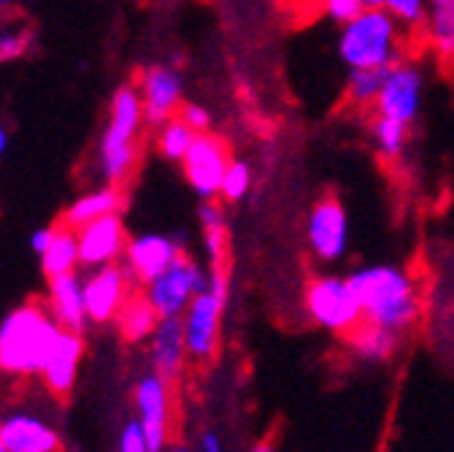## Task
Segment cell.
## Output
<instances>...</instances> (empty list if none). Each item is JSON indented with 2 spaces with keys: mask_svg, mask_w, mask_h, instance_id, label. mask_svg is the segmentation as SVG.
<instances>
[{
  "mask_svg": "<svg viewBox=\"0 0 454 452\" xmlns=\"http://www.w3.org/2000/svg\"><path fill=\"white\" fill-rule=\"evenodd\" d=\"M63 328L54 322L46 304L30 301L0 317V377H41Z\"/></svg>",
  "mask_w": 454,
  "mask_h": 452,
  "instance_id": "6da1fadb",
  "label": "cell"
},
{
  "mask_svg": "<svg viewBox=\"0 0 454 452\" xmlns=\"http://www.w3.org/2000/svg\"><path fill=\"white\" fill-rule=\"evenodd\" d=\"M419 38L443 66H454V0H427Z\"/></svg>",
  "mask_w": 454,
  "mask_h": 452,
  "instance_id": "ffe728a7",
  "label": "cell"
},
{
  "mask_svg": "<svg viewBox=\"0 0 454 452\" xmlns=\"http://www.w3.org/2000/svg\"><path fill=\"white\" fill-rule=\"evenodd\" d=\"M146 345H149L152 371L176 387L184 369H187V361H190L182 317H160V322H157V328L149 336Z\"/></svg>",
  "mask_w": 454,
  "mask_h": 452,
  "instance_id": "e0dca14e",
  "label": "cell"
},
{
  "mask_svg": "<svg viewBox=\"0 0 454 452\" xmlns=\"http://www.w3.org/2000/svg\"><path fill=\"white\" fill-rule=\"evenodd\" d=\"M184 250V242L168 234H141L128 242L125 266L136 276L138 285H146L154 276H160L170 263H174Z\"/></svg>",
  "mask_w": 454,
  "mask_h": 452,
  "instance_id": "ac0fdd59",
  "label": "cell"
},
{
  "mask_svg": "<svg viewBox=\"0 0 454 452\" xmlns=\"http://www.w3.org/2000/svg\"><path fill=\"white\" fill-rule=\"evenodd\" d=\"M43 304L49 314L54 317V322L66 330L84 333V328L90 325L87 304H84V276L79 271L49 279Z\"/></svg>",
  "mask_w": 454,
  "mask_h": 452,
  "instance_id": "d6986e66",
  "label": "cell"
},
{
  "mask_svg": "<svg viewBox=\"0 0 454 452\" xmlns=\"http://www.w3.org/2000/svg\"><path fill=\"white\" fill-rule=\"evenodd\" d=\"M33 46H35L33 25L25 17L14 14L12 9L0 12V66L27 58Z\"/></svg>",
  "mask_w": 454,
  "mask_h": 452,
  "instance_id": "484cf974",
  "label": "cell"
},
{
  "mask_svg": "<svg viewBox=\"0 0 454 452\" xmlns=\"http://www.w3.org/2000/svg\"><path fill=\"white\" fill-rule=\"evenodd\" d=\"M20 4V0H0V12H6V9H14Z\"/></svg>",
  "mask_w": 454,
  "mask_h": 452,
  "instance_id": "ab89813d",
  "label": "cell"
},
{
  "mask_svg": "<svg viewBox=\"0 0 454 452\" xmlns=\"http://www.w3.org/2000/svg\"><path fill=\"white\" fill-rule=\"evenodd\" d=\"M206 282L208 271L192 255L182 252L160 276L141 285V293L149 298L160 317H182L192 298L206 288Z\"/></svg>",
  "mask_w": 454,
  "mask_h": 452,
  "instance_id": "52a82bcc",
  "label": "cell"
},
{
  "mask_svg": "<svg viewBox=\"0 0 454 452\" xmlns=\"http://www.w3.org/2000/svg\"><path fill=\"white\" fill-rule=\"evenodd\" d=\"M146 125L144 103L136 84H122L108 100L106 128L98 139L95 163L103 185L122 187L133 174L141 157V131Z\"/></svg>",
  "mask_w": 454,
  "mask_h": 452,
  "instance_id": "7a4b0ae2",
  "label": "cell"
},
{
  "mask_svg": "<svg viewBox=\"0 0 454 452\" xmlns=\"http://www.w3.org/2000/svg\"><path fill=\"white\" fill-rule=\"evenodd\" d=\"M397 404H401V382H397L395 390H392V399H389V407H387V415H384V425H381V433H379V441H376L373 452H392L395 425H397Z\"/></svg>",
  "mask_w": 454,
  "mask_h": 452,
  "instance_id": "1f68e13d",
  "label": "cell"
},
{
  "mask_svg": "<svg viewBox=\"0 0 454 452\" xmlns=\"http://www.w3.org/2000/svg\"><path fill=\"white\" fill-rule=\"evenodd\" d=\"M79 268H82V260H79L76 231L60 222V225H57V231H54L51 244L41 255V271H43L46 279H54V276H63V274H74Z\"/></svg>",
  "mask_w": 454,
  "mask_h": 452,
  "instance_id": "d4e9b609",
  "label": "cell"
},
{
  "mask_svg": "<svg viewBox=\"0 0 454 452\" xmlns=\"http://www.w3.org/2000/svg\"><path fill=\"white\" fill-rule=\"evenodd\" d=\"M425 87L427 82L419 63H414L411 58L397 60L395 66L384 68V82H381L379 100L373 106V115H384L406 125H414L425 103Z\"/></svg>",
  "mask_w": 454,
  "mask_h": 452,
  "instance_id": "9c48e42d",
  "label": "cell"
},
{
  "mask_svg": "<svg viewBox=\"0 0 454 452\" xmlns=\"http://www.w3.org/2000/svg\"><path fill=\"white\" fill-rule=\"evenodd\" d=\"M157 322H160V314H157V309L149 304V298H146L141 290H136V293L128 298V304L120 309L117 320H114L120 338H122L125 345H130V347L146 345V342H149V336H152L154 328H157Z\"/></svg>",
  "mask_w": 454,
  "mask_h": 452,
  "instance_id": "7402d4cb",
  "label": "cell"
},
{
  "mask_svg": "<svg viewBox=\"0 0 454 452\" xmlns=\"http://www.w3.org/2000/svg\"><path fill=\"white\" fill-rule=\"evenodd\" d=\"M281 436H284V420L276 417L270 423V428L254 441V447L249 452H278V444H281Z\"/></svg>",
  "mask_w": 454,
  "mask_h": 452,
  "instance_id": "e575fe53",
  "label": "cell"
},
{
  "mask_svg": "<svg viewBox=\"0 0 454 452\" xmlns=\"http://www.w3.org/2000/svg\"><path fill=\"white\" fill-rule=\"evenodd\" d=\"M303 306L309 317L338 333L340 338L349 336L363 322V306L352 290L349 276H333V274H317L306 282L303 290Z\"/></svg>",
  "mask_w": 454,
  "mask_h": 452,
  "instance_id": "8992f818",
  "label": "cell"
},
{
  "mask_svg": "<svg viewBox=\"0 0 454 452\" xmlns=\"http://www.w3.org/2000/svg\"><path fill=\"white\" fill-rule=\"evenodd\" d=\"M174 385L160 374L146 371L133 385L136 420L149 441L152 452H165L170 444V423H174Z\"/></svg>",
  "mask_w": 454,
  "mask_h": 452,
  "instance_id": "ba28073f",
  "label": "cell"
},
{
  "mask_svg": "<svg viewBox=\"0 0 454 452\" xmlns=\"http://www.w3.org/2000/svg\"><path fill=\"white\" fill-rule=\"evenodd\" d=\"M252 190V168L247 160H231L227 171L222 177V187H219V201L222 203H239L249 195Z\"/></svg>",
  "mask_w": 454,
  "mask_h": 452,
  "instance_id": "f546056e",
  "label": "cell"
},
{
  "mask_svg": "<svg viewBox=\"0 0 454 452\" xmlns=\"http://www.w3.org/2000/svg\"><path fill=\"white\" fill-rule=\"evenodd\" d=\"M352 290L363 306V317L401 333L419 320L422 296L411 271L397 266H368L349 276Z\"/></svg>",
  "mask_w": 454,
  "mask_h": 452,
  "instance_id": "3957f363",
  "label": "cell"
},
{
  "mask_svg": "<svg viewBox=\"0 0 454 452\" xmlns=\"http://www.w3.org/2000/svg\"><path fill=\"white\" fill-rule=\"evenodd\" d=\"M165 452H190V449H187L184 444H168Z\"/></svg>",
  "mask_w": 454,
  "mask_h": 452,
  "instance_id": "f35d334b",
  "label": "cell"
},
{
  "mask_svg": "<svg viewBox=\"0 0 454 452\" xmlns=\"http://www.w3.org/2000/svg\"><path fill=\"white\" fill-rule=\"evenodd\" d=\"M6 149H9V133H6L4 125H0V157L6 155Z\"/></svg>",
  "mask_w": 454,
  "mask_h": 452,
  "instance_id": "74e56055",
  "label": "cell"
},
{
  "mask_svg": "<svg viewBox=\"0 0 454 452\" xmlns=\"http://www.w3.org/2000/svg\"><path fill=\"white\" fill-rule=\"evenodd\" d=\"M381 9H387L406 33L419 36L422 22H425L427 0H381Z\"/></svg>",
  "mask_w": 454,
  "mask_h": 452,
  "instance_id": "4dcf8cb0",
  "label": "cell"
},
{
  "mask_svg": "<svg viewBox=\"0 0 454 452\" xmlns=\"http://www.w3.org/2000/svg\"><path fill=\"white\" fill-rule=\"evenodd\" d=\"M87 355V342L79 330H66L57 338V345L41 371V385L46 387L49 395L54 399H66V395L74 393L76 382H79V371Z\"/></svg>",
  "mask_w": 454,
  "mask_h": 452,
  "instance_id": "2e32d148",
  "label": "cell"
},
{
  "mask_svg": "<svg viewBox=\"0 0 454 452\" xmlns=\"http://www.w3.org/2000/svg\"><path fill=\"white\" fill-rule=\"evenodd\" d=\"M136 90L144 103L146 125L160 128L162 123L179 117V108L184 103V79L176 66L160 63V66L144 68Z\"/></svg>",
  "mask_w": 454,
  "mask_h": 452,
  "instance_id": "5bb4252c",
  "label": "cell"
},
{
  "mask_svg": "<svg viewBox=\"0 0 454 452\" xmlns=\"http://www.w3.org/2000/svg\"><path fill=\"white\" fill-rule=\"evenodd\" d=\"M0 452H9V449H6V444H4V439H0Z\"/></svg>",
  "mask_w": 454,
  "mask_h": 452,
  "instance_id": "60d3db41",
  "label": "cell"
},
{
  "mask_svg": "<svg viewBox=\"0 0 454 452\" xmlns=\"http://www.w3.org/2000/svg\"><path fill=\"white\" fill-rule=\"evenodd\" d=\"M195 136H198V133H195L184 120L174 117V120H168V123H162V125L157 128L154 144H157V152H160L165 160H170V163H182L184 155L190 152Z\"/></svg>",
  "mask_w": 454,
  "mask_h": 452,
  "instance_id": "f1b7e54d",
  "label": "cell"
},
{
  "mask_svg": "<svg viewBox=\"0 0 454 452\" xmlns=\"http://www.w3.org/2000/svg\"><path fill=\"white\" fill-rule=\"evenodd\" d=\"M200 217V231H203V247L208 258V268H224L231 260V244H227V219H224V206L222 201H200L198 209Z\"/></svg>",
  "mask_w": 454,
  "mask_h": 452,
  "instance_id": "603a6c76",
  "label": "cell"
},
{
  "mask_svg": "<svg viewBox=\"0 0 454 452\" xmlns=\"http://www.w3.org/2000/svg\"><path fill=\"white\" fill-rule=\"evenodd\" d=\"M384 82V68H355L347 74L344 98L357 111H373Z\"/></svg>",
  "mask_w": 454,
  "mask_h": 452,
  "instance_id": "83f0119b",
  "label": "cell"
},
{
  "mask_svg": "<svg viewBox=\"0 0 454 452\" xmlns=\"http://www.w3.org/2000/svg\"><path fill=\"white\" fill-rule=\"evenodd\" d=\"M138 282L125 263H111L87 271L84 276V304L92 325H108L117 320L120 309L136 293Z\"/></svg>",
  "mask_w": 454,
  "mask_h": 452,
  "instance_id": "30bf717a",
  "label": "cell"
},
{
  "mask_svg": "<svg viewBox=\"0 0 454 452\" xmlns=\"http://www.w3.org/2000/svg\"><path fill=\"white\" fill-rule=\"evenodd\" d=\"M306 242L319 263H335L349 244V217L335 195H322L314 201L306 217Z\"/></svg>",
  "mask_w": 454,
  "mask_h": 452,
  "instance_id": "8fae6325",
  "label": "cell"
},
{
  "mask_svg": "<svg viewBox=\"0 0 454 452\" xmlns=\"http://www.w3.org/2000/svg\"><path fill=\"white\" fill-rule=\"evenodd\" d=\"M231 147L224 144L222 136L216 133H198L190 152L182 160L187 185L195 190V195L200 201H216L219 198V187H222V177L231 165Z\"/></svg>",
  "mask_w": 454,
  "mask_h": 452,
  "instance_id": "7c38bea8",
  "label": "cell"
},
{
  "mask_svg": "<svg viewBox=\"0 0 454 452\" xmlns=\"http://www.w3.org/2000/svg\"><path fill=\"white\" fill-rule=\"evenodd\" d=\"M125 209V193L117 185H100L95 190L82 193L66 211H63V225L79 231L87 222L108 217V214H122Z\"/></svg>",
  "mask_w": 454,
  "mask_h": 452,
  "instance_id": "44dd1931",
  "label": "cell"
},
{
  "mask_svg": "<svg viewBox=\"0 0 454 452\" xmlns=\"http://www.w3.org/2000/svg\"><path fill=\"white\" fill-rule=\"evenodd\" d=\"M198 449H200V452H222V441H219V436H216V433L206 431V433L200 436Z\"/></svg>",
  "mask_w": 454,
  "mask_h": 452,
  "instance_id": "8d00e7d4",
  "label": "cell"
},
{
  "mask_svg": "<svg viewBox=\"0 0 454 452\" xmlns=\"http://www.w3.org/2000/svg\"><path fill=\"white\" fill-rule=\"evenodd\" d=\"M0 439L9 452H63V433L57 423L30 407L9 409L0 417Z\"/></svg>",
  "mask_w": 454,
  "mask_h": 452,
  "instance_id": "4fadbf2b",
  "label": "cell"
},
{
  "mask_svg": "<svg viewBox=\"0 0 454 452\" xmlns=\"http://www.w3.org/2000/svg\"><path fill=\"white\" fill-rule=\"evenodd\" d=\"M76 239H79V260H82V268L87 271L111 266V263H122L128 252V242H130L122 214H108V217L87 222L84 228L76 231Z\"/></svg>",
  "mask_w": 454,
  "mask_h": 452,
  "instance_id": "9a60e30c",
  "label": "cell"
},
{
  "mask_svg": "<svg viewBox=\"0 0 454 452\" xmlns=\"http://www.w3.org/2000/svg\"><path fill=\"white\" fill-rule=\"evenodd\" d=\"M368 136H371V144H373L379 160L392 165L397 160H403V155L409 149L411 125H406L401 120H392V117H384V115H373L368 123Z\"/></svg>",
  "mask_w": 454,
  "mask_h": 452,
  "instance_id": "cb8c5ba5",
  "label": "cell"
},
{
  "mask_svg": "<svg viewBox=\"0 0 454 452\" xmlns=\"http://www.w3.org/2000/svg\"><path fill=\"white\" fill-rule=\"evenodd\" d=\"M338 58L349 71L389 68L406 58V30L387 9H365L340 25Z\"/></svg>",
  "mask_w": 454,
  "mask_h": 452,
  "instance_id": "277c9868",
  "label": "cell"
},
{
  "mask_svg": "<svg viewBox=\"0 0 454 452\" xmlns=\"http://www.w3.org/2000/svg\"><path fill=\"white\" fill-rule=\"evenodd\" d=\"M117 452H152L149 449V441H146V436H144V431L138 425V420H128L122 425Z\"/></svg>",
  "mask_w": 454,
  "mask_h": 452,
  "instance_id": "836d02e7",
  "label": "cell"
},
{
  "mask_svg": "<svg viewBox=\"0 0 454 452\" xmlns=\"http://www.w3.org/2000/svg\"><path fill=\"white\" fill-rule=\"evenodd\" d=\"M227 290H231V274L224 268H214V271L208 268L206 288L192 298V304L182 314L187 353L190 361L195 363H211L219 355Z\"/></svg>",
  "mask_w": 454,
  "mask_h": 452,
  "instance_id": "5b68a950",
  "label": "cell"
},
{
  "mask_svg": "<svg viewBox=\"0 0 454 452\" xmlns=\"http://www.w3.org/2000/svg\"><path fill=\"white\" fill-rule=\"evenodd\" d=\"M344 342L352 350H357L363 358L387 361L395 353V347H397V333L395 330H387V328H381V325H376V322H371V320L363 317V322L349 336H344Z\"/></svg>",
  "mask_w": 454,
  "mask_h": 452,
  "instance_id": "4316f807",
  "label": "cell"
},
{
  "mask_svg": "<svg viewBox=\"0 0 454 452\" xmlns=\"http://www.w3.org/2000/svg\"><path fill=\"white\" fill-rule=\"evenodd\" d=\"M54 231H57V225H43V228H35L33 234H30V250L41 258L43 252H46V247L51 244V239H54Z\"/></svg>",
  "mask_w": 454,
  "mask_h": 452,
  "instance_id": "d590c367",
  "label": "cell"
},
{
  "mask_svg": "<svg viewBox=\"0 0 454 452\" xmlns=\"http://www.w3.org/2000/svg\"><path fill=\"white\" fill-rule=\"evenodd\" d=\"M179 120H184L195 133H208L211 131V123H214L211 111L206 106H200V103H182Z\"/></svg>",
  "mask_w": 454,
  "mask_h": 452,
  "instance_id": "d6a6232c",
  "label": "cell"
}]
</instances>
